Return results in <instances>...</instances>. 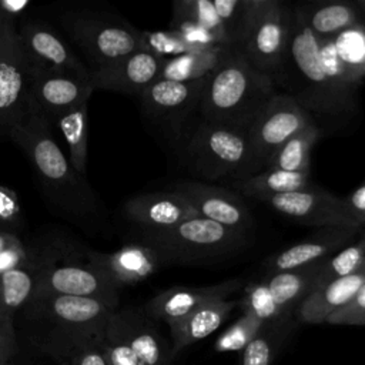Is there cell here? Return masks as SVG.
I'll use <instances>...</instances> for the list:
<instances>
[{"label":"cell","instance_id":"cell-6","mask_svg":"<svg viewBox=\"0 0 365 365\" xmlns=\"http://www.w3.org/2000/svg\"><path fill=\"white\" fill-rule=\"evenodd\" d=\"M207 78L194 81L158 78L140 97L144 120L177 154L202 121L201 101Z\"/></svg>","mask_w":365,"mask_h":365},{"label":"cell","instance_id":"cell-41","mask_svg":"<svg viewBox=\"0 0 365 365\" xmlns=\"http://www.w3.org/2000/svg\"><path fill=\"white\" fill-rule=\"evenodd\" d=\"M103 344L110 365H144L124 339L108 327L106 328Z\"/></svg>","mask_w":365,"mask_h":365},{"label":"cell","instance_id":"cell-18","mask_svg":"<svg viewBox=\"0 0 365 365\" xmlns=\"http://www.w3.org/2000/svg\"><path fill=\"white\" fill-rule=\"evenodd\" d=\"M359 232L361 228L354 225L321 227L309 237L271 255L264 262L265 275L319 262L354 241Z\"/></svg>","mask_w":365,"mask_h":365},{"label":"cell","instance_id":"cell-30","mask_svg":"<svg viewBox=\"0 0 365 365\" xmlns=\"http://www.w3.org/2000/svg\"><path fill=\"white\" fill-rule=\"evenodd\" d=\"M321 137V127L312 121L288 138L271 158L267 170L309 173V154Z\"/></svg>","mask_w":365,"mask_h":365},{"label":"cell","instance_id":"cell-8","mask_svg":"<svg viewBox=\"0 0 365 365\" xmlns=\"http://www.w3.org/2000/svg\"><path fill=\"white\" fill-rule=\"evenodd\" d=\"M292 6L281 0H244L237 48L258 71L275 77L285 60Z\"/></svg>","mask_w":365,"mask_h":365},{"label":"cell","instance_id":"cell-43","mask_svg":"<svg viewBox=\"0 0 365 365\" xmlns=\"http://www.w3.org/2000/svg\"><path fill=\"white\" fill-rule=\"evenodd\" d=\"M342 198V208L349 222L358 228L365 227V180Z\"/></svg>","mask_w":365,"mask_h":365},{"label":"cell","instance_id":"cell-44","mask_svg":"<svg viewBox=\"0 0 365 365\" xmlns=\"http://www.w3.org/2000/svg\"><path fill=\"white\" fill-rule=\"evenodd\" d=\"M60 365H110L106 354L103 341L90 344L73 355L67 356L60 362Z\"/></svg>","mask_w":365,"mask_h":365},{"label":"cell","instance_id":"cell-25","mask_svg":"<svg viewBox=\"0 0 365 365\" xmlns=\"http://www.w3.org/2000/svg\"><path fill=\"white\" fill-rule=\"evenodd\" d=\"M308 29L321 40L332 38L339 33L364 23L355 1L332 0L297 4Z\"/></svg>","mask_w":365,"mask_h":365},{"label":"cell","instance_id":"cell-16","mask_svg":"<svg viewBox=\"0 0 365 365\" xmlns=\"http://www.w3.org/2000/svg\"><path fill=\"white\" fill-rule=\"evenodd\" d=\"M93 91L90 80L27 71L29 106L50 124L70 110L88 103Z\"/></svg>","mask_w":365,"mask_h":365},{"label":"cell","instance_id":"cell-22","mask_svg":"<svg viewBox=\"0 0 365 365\" xmlns=\"http://www.w3.org/2000/svg\"><path fill=\"white\" fill-rule=\"evenodd\" d=\"M124 215L144 232L171 228L188 218L197 217L188 201L170 190L143 192L131 197L124 204Z\"/></svg>","mask_w":365,"mask_h":365},{"label":"cell","instance_id":"cell-39","mask_svg":"<svg viewBox=\"0 0 365 365\" xmlns=\"http://www.w3.org/2000/svg\"><path fill=\"white\" fill-rule=\"evenodd\" d=\"M170 30L177 33L192 51L220 44V41L217 40V37L212 33H210L207 29H204L194 20L182 17V16L173 14V19L170 23Z\"/></svg>","mask_w":365,"mask_h":365},{"label":"cell","instance_id":"cell-3","mask_svg":"<svg viewBox=\"0 0 365 365\" xmlns=\"http://www.w3.org/2000/svg\"><path fill=\"white\" fill-rule=\"evenodd\" d=\"M114 311L91 298L34 295L20 314L33 341L61 362L78 349L103 341Z\"/></svg>","mask_w":365,"mask_h":365},{"label":"cell","instance_id":"cell-33","mask_svg":"<svg viewBox=\"0 0 365 365\" xmlns=\"http://www.w3.org/2000/svg\"><path fill=\"white\" fill-rule=\"evenodd\" d=\"M331 40L346 78L359 87L365 78V23L356 24Z\"/></svg>","mask_w":365,"mask_h":365},{"label":"cell","instance_id":"cell-35","mask_svg":"<svg viewBox=\"0 0 365 365\" xmlns=\"http://www.w3.org/2000/svg\"><path fill=\"white\" fill-rule=\"evenodd\" d=\"M238 301V308H241V312H248L262 322H272L287 315H294L285 312L277 304L264 279L248 282L244 287L242 297Z\"/></svg>","mask_w":365,"mask_h":365},{"label":"cell","instance_id":"cell-9","mask_svg":"<svg viewBox=\"0 0 365 365\" xmlns=\"http://www.w3.org/2000/svg\"><path fill=\"white\" fill-rule=\"evenodd\" d=\"M64 27L91 64L90 73L140 50L141 30L111 11H77Z\"/></svg>","mask_w":365,"mask_h":365},{"label":"cell","instance_id":"cell-31","mask_svg":"<svg viewBox=\"0 0 365 365\" xmlns=\"http://www.w3.org/2000/svg\"><path fill=\"white\" fill-rule=\"evenodd\" d=\"M60 128L71 167L83 177H86L87 165V141H88V103H84L68 113L63 114L54 121Z\"/></svg>","mask_w":365,"mask_h":365},{"label":"cell","instance_id":"cell-36","mask_svg":"<svg viewBox=\"0 0 365 365\" xmlns=\"http://www.w3.org/2000/svg\"><path fill=\"white\" fill-rule=\"evenodd\" d=\"M173 14L194 20L210 33H212L220 44L234 47L221 20L217 16L212 0H175L173 3Z\"/></svg>","mask_w":365,"mask_h":365},{"label":"cell","instance_id":"cell-10","mask_svg":"<svg viewBox=\"0 0 365 365\" xmlns=\"http://www.w3.org/2000/svg\"><path fill=\"white\" fill-rule=\"evenodd\" d=\"M312 121L291 96L277 91L247 128L248 158L238 178L267 170L279 147Z\"/></svg>","mask_w":365,"mask_h":365},{"label":"cell","instance_id":"cell-21","mask_svg":"<svg viewBox=\"0 0 365 365\" xmlns=\"http://www.w3.org/2000/svg\"><path fill=\"white\" fill-rule=\"evenodd\" d=\"M86 257L118 289L147 279L161 267L157 252L143 242L127 244L113 252L87 250Z\"/></svg>","mask_w":365,"mask_h":365},{"label":"cell","instance_id":"cell-40","mask_svg":"<svg viewBox=\"0 0 365 365\" xmlns=\"http://www.w3.org/2000/svg\"><path fill=\"white\" fill-rule=\"evenodd\" d=\"M21 227L23 212L17 194L0 184V228L19 235Z\"/></svg>","mask_w":365,"mask_h":365},{"label":"cell","instance_id":"cell-14","mask_svg":"<svg viewBox=\"0 0 365 365\" xmlns=\"http://www.w3.org/2000/svg\"><path fill=\"white\" fill-rule=\"evenodd\" d=\"M27 107V67L19 46L17 24L0 19V138H9Z\"/></svg>","mask_w":365,"mask_h":365},{"label":"cell","instance_id":"cell-12","mask_svg":"<svg viewBox=\"0 0 365 365\" xmlns=\"http://www.w3.org/2000/svg\"><path fill=\"white\" fill-rule=\"evenodd\" d=\"M17 38L27 71L90 80V68L47 23L21 20L17 23Z\"/></svg>","mask_w":365,"mask_h":365},{"label":"cell","instance_id":"cell-4","mask_svg":"<svg viewBox=\"0 0 365 365\" xmlns=\"http://www.w3.org/2000/svg\"><path fill=\"white\" fill-rule=\"evenodd\" d=\"M275 93L274 78L254 68L234 48L207 78L201 120L247 130Z\"/></svg>","mask_w":365,"mask_h":365},{"label":"cell","instance_id":"cell-11","mask_svg":"<svg viewBox=\"0 0 365 365\" xmlns=\"http://www.w3.org/2000/svg\"><path fill=\"white\" fill-rule=\"evenodd\" d=\"M38 257L34 295H64L101 301L118 309L120 289L114 287L88 259L81 262L63 251H47ZM87 258V257H86Z\"/></svg>","mask_w":365,"mask_h":365},{"label":"cell","instance_id":"cell-7","mask_svg":"<svg viewBox=\"0 0 365 365\" xmlns=\"http://www.w3.org/2000/svg\"><path fill=\"white\" fill-rule=\"evenodd\" d=\"M177 157L192 180H237L248 158L247 130L201 121Z\"/></svg>","mask_w":365,"mask_h":365},{"label":"cell","instance_id":"cell-42","mask_svg":"<svg viewBox=\"0 0 365 365\" xmlns=\"http://www.w3.org/2000/svg\"><path fill=\"white\" fill-rule=\"evenodd\" d=\"M332 325H365V284L358 294L325 321Z\"/></svg>","mask_w":365,"mask_h":365},{"label":"cell","instance_id":"cell-15","mask_svg":"<svg viewBox=\"0 0 365 365\" xmlns=\"http://www.w3.org/2000/svg\"><path fill=\"white\" fill-rule=\"evenodd\" d=\"M254 200L302 225L314 228L352 225L344 212L342 198L315 185L285 194L261 195Z\"/></svg>","mask_w":365,"mask_h":365},{"label":"cell","instance_id":"cell-20","mask_svg":"<svg viewBox=\"0 0 365 365\" xmlns=\"http://www.w3.org/2000/svg\"><path fill=\"white\" fill-rule=\"evenodd\" d=\"M164 61L151 53L137 50L91 71L90 81L94 90L114 91L140 98L158 80Z\"/></svg>","mask_w":365,"mask_h":365},{"label":"cell","instance_id":"cell-50","mask_svg":"<svg viewBox=\"0 0 365 365\" xmlns=\"http://www.w3.org/2000/svg\"><path fill=\"white\" fill-rule=\"evenodd\" d=\"M0 365H7V362H4V361H0Z\"/></svg>","mask_w":365,"mask_h":365},{"label":"cell","instance_id":"cell-1","mask_svg":"<svg viewBox=\"0 0 365 365\" xmlns=\"http://www.w3.org/2000/svg\"><path fill=\"white\" fill-rule=\"evenodd\" d=\"M9 138L26 153L44 194L67 218L91 224L98 217L100 204L93 188L71 167L50 131V123L38 111L29 106Z\"/></svg>","mask_w":365,"mask_h":365},{"label":"cell","instance_id":"cell-51","mask_svg":"<svg viewBox=\"0 0 365 365\" xmlns=\"http://www.w3.org/2000/svg\"><path fill=\"white\" fill-rule=\"evenodd\" d=\"M362 228H365V227H362Z\"/></svg>","mask_w":365,"mask_h":365},{"label":"cell","instance_id":"cell-29","mask_svg":"<svg viewBox=\"0 0 365 365\" xmlns=\"http://www.w3.org/2000/svg\"><path fill=\"white\" fill-rule=\"evenodd\" d=\"M38 275V257L0 275V319H14L34 294Z\"/></svg>","mask_w":365,"mask_h":365},{"label":"cell","instance_id":"cell-19","mask_svg":"<svg viewBox=\"0 0 365 365\" xmlns=\"http://www.w3.org/2000/svg\"><path fill=\"white\" fill-rule=\"evenodd\" d=\"M242 288L238 278L200 287H173L154 295L143 307V311L154 321H163L168 327L197 308L220 299H228Z\"/></svg>","mask_w":365,"mask_h":365},{"label":"cell","instance_id":"cell-32","mask_svg":"<svg viewBox=\"0 0 365 365\" xmlns=\"http://www.w3.org/2000/svg\"><path fill=\"white\" fill-rule=\"evenodd\" d=\"M294 319V315H287L272 322H264L252 341L241 351L240 365H271L282 341L291 332Z\"/></svg>","mask_w":365,"mask_h":365},{"label":"cell","instance_id":"cell-28","mask_svg":"<svg viewBox=\"0 0 365 365\" xmlns=\"http://www.w3.org/2000/svg\"><path fill=\"white\" fill-rule=\"evenodd\" d=\"M309 173H289L281 170H264L258 174L238 180H230V190L242 197L257 198L261 195H277L311 187Z\"/></svg>","mask_w":365,"mask_h":365},{"label":"cell","instance_id":"cell-2","mask_svg":"<svg viewBox=\"0 0 365 365\" xmlns=\"http://www.w3.org/2000/svg\"><path fill=\"white\" fill-rule=\"evenodd\" d=\"M277 91L291 96L318 124L349 118L358 111V98L345 94L329 77L319 54V38L305 24L297 4L292 6V23L287 56L274 77Z\"/></svg>","mask_w":365,"mask_h":365},{"label":"cell","instance_id":"cell-26","mask_svg":"<svg viewBox=\"0 0 365 365\" xmlns=\"http://www.w3.org/2000/svg\"><path fill=\"white\" fill-rule=\"evenodd\" d=\"M324 259L311 265L264 275L277 304L288 314H295L298 305L314 291Z\"/></svg>","mask_w":365,"mask_h":365},{"label":"cell","instance_id":"cell-47","mask_svg":"<svg viewBox=\"0 0 365 365\" xmlns=\"http://www.w3.org/2000/svg\"><path fill=\"white\" fill-rule=\"evenodd\" d=\"M29 0H0V19L17 24L30 9Z\"/></svg>","mask_w":365,"mask_h":365},{"label":"cell","instance_id":"cell-48","mask_svg":"<svg viewBox=\"0 0 365 365\" xmlns=\"http://www.w3.org/2000/svg\"><path fill=\"white\" fill-rule=\"evenodd\" d=\"M21 238L10 231H6L3 228H0V252H3L6 248H9L10 245L16 244L17 241H20Z\"/></svg>","mask_w":365,"mask_h":365},{"label":"cell","instance_id":"cell-27","mask_svg":"<svg viewBox=\"0 0 365 365\" xmlns=\"http://www.w3.org/2000/svg\"><path fill=\"white\" fill-rule=\"evenodd\" d=\"M234 48L235 47L218 44L165 60L158 78L171 81H194L207 78L225 61Z\"/></svg>","mask_w":365,"mask_h":365},{"label":"cell","instance_id":"cell-46","mask_svg":"<svg viewBox=\"0 0 365 365\" xmlns=\"http://www.w3.org/2000/svg\"><path fill=\"white\" fill-rule=\"evenodd\" d=\"M16 332L14 319H0V361L9 362L16 354Z\"/></svg>","mask_w":365,"mask_h":365},{"label":"cell","instance_id":"cell-45","mask_svg":"<svg viewBox=\"0 0 365 365\" xmlns=\"http://www.w3.org/2000/svg\"><path fill=\"white\" fill-rule=\"evenodd\" d=\"M31 259V254L24 242L20 240L16 244L0 252V275L26 265Z\"/></svg>","mask_w":365,"mask_h":365},{"label":"cell","instance_id":"cell-24","mask_svg":"<svg viewBox=\"0 0 365 365\" xmlns=\"http://www.w3.org/2000/svg\"><path fill=\"white\" fill-rule=\"evenodd\" d=\"M238 305L240 301L232 298L212 301L171 324L168 328L174 358L185 348L217 331L230 318L232 311L238 308Z\"/></svg>","mask_w":365,"mask_h":365},{"label":"cell","instance_id":"cell-49","mask_svg":"<svg viewBox=\"0 0 365 365\" xmlns=\"http://www.w3.org/2000/svg\"><path fill=\"white\" fill-rule=\"evenodd\" d=\"M355 1V6L361 14V19L362 21L365 23V0H354Z\"/></svg>","mask_w":365,"mask_h":365},{"label":"cell","instance_id":"cell-5","mask_svg":"<svg viewBox=\"0 0 365 365\" xmlns=\"http://www.w3.org/2000/svg\"><path fill=\"white\" fill-rule=\"evenodd\" d=\"M247 237L202 217L188 218L171 228L143 234V244L151 247L161 265L212 262L242 250Z\"/></svg>","mask_w":365,"mask_h":365},{"label":"cell","instance_id":"cell-23","mask_svg":"<svg viewBox=\"0 0 365 365\" xmlns=\"http://www.w3.org/2000/svg\"><path fill=\"white\" fill-rule=\"evenodd\" d=\"M365 284V265L354 274L336 278L314 289L295 309L302 324H322L331 314L346 305Z\"/></svg>","mask_w":365,"mask_h":365},{"label":"cell","instance_id":"cell-34","mask_svg":"<svg viewBox=\"0 0 365 365\" xmlns=\"http://www.w3.org/2000/svg\"><path fill=\"white\" fill-rule=\"evenodd\" d=\"M365 265V228L348 245L324 259L322 269L317 278L315 288L328 284L332 279L356 272Z\"/></svg>","mask_w":365,"mask_h":365},{"label":"cell","instance_id":"cell-17","mask_svg":"<svg viewBox=\"0 0 365 365\" xmlns=\"http://www.w3.org/2000/svg\"><path fill=\"white\" fill-rule=\"evenodd\" d=\"M107 327L118 334L144 365H173L171 341H167L143 308L115 309Z\"/></svg>","mask_w":365,"mask_h":365},{"label":"cell","instance_id":"cell-37","mask_svg":"<svg viewBox=\"0 0 365 365\" xmlns=\"http://www.w3.org/2000/svg\"><path fill=\"white\" fill-rule=\"evenodd\" d=\"M262 321L248 312H241V317L228 327L214 342L215 352H238L242 351L262 327Z\"/></svg>","mask_w":365,"mask_h":365},{"label":"cell","instance_id":"cell-13","mask_svg":"<svg viewBox=\"0 0 365 365\" xmlns=\"http://www.w3.org/2000/svg\"><path fill=\"white\" fill-rule=\"evenodd\" d=\"M165 190L184 197L198 217L214 221L247 238L254 231V220L242 195L227 187L191 178L173 181Z\"/></svg>","mask_w":365,"mask_h":365},{"label":"cell","instance_id":"cell-38","mask_svg":"<svg viewBox=\"0 0 365 365\" xmlns=\"http://www.w3.org/2000/svg\"><path fill=\"white\" fill-rule=\"evenodd\" d=\"M140 50L151 53L163 60H170L192 51L173 30H143Z\"/></svg>","mask_w":365,"mask_h":365}]
</instances>
